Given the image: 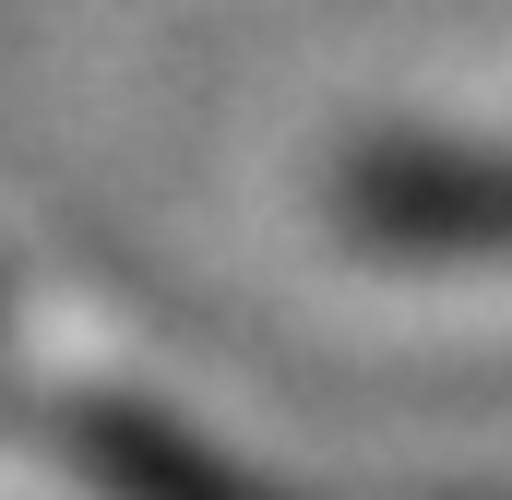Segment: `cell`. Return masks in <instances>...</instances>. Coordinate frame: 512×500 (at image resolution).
<instances>
[{
  "mask_svg": "<svg viewBox=\"0 0 512 500\" xmlns=\"http://www.w3.org/2000/svg\"><path fill=\"white\" fill-rule=\"evenodd\" d=\"M334 215L393 262H512V143H370L334 167Z\"/></svg>",
  "mask_w": 512,
  "mask_h": 500,
  "instance_id": "cell-1",
  "label": "cell"
},
{
  "mask_svg": "<svg viewBox=\"0 0 512 500\" xmlns=\"http://www.w3.org/2000/svg\"><path fill=\"white\" fill-rule=\"evenodd\" d=\"M60 453L84 465L96 500H274L239 453H215L203 429H179L155 405H84V417H60Z\"/></svg>",
  "mask_w": 512,
  "mask_h": 500,
  "instance_id": "cell-2",
  "label": "cell"
}]
</instances>
